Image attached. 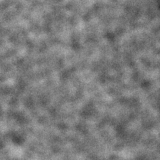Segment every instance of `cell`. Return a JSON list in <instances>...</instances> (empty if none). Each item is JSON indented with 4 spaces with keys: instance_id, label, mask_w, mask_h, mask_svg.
Listing matches in <instances>:
<instances>
[]
</instances>
